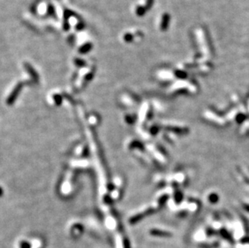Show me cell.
<instances>
[{
    "label": "cell",
    "instance_id": "cell-1",
    "mask_svg": "<svg viewBox=\"0 0 249 248\" xmlns=\"http://www.w3.org/2000/svg\"><path fill=\"white\" fill-rule=\"evenodd\" d=\"M151 234L154 236H159V237H169L171 236L170 233L165 232V231H161L158 230H153L151 231Z\"/></svg>",
    "mask_w": 249,
    "mask_h": 248
},
{
    "label": "cell",
    "instance_id": "cell-2",
    "mask_svg": "<svg viewBox=\"0 0 249 248\" xmlns=\"http://www.w3.org/2000/svg\"><path fill=\"white\" fill-rule=\"evenodd\" d=\"M124 247L125 248H131L130 247V244H129V242L127 240H125L124 241Z\"/></svg>",
    "mask_w": 249,
    "mask_h": 248
},
{
    "label": "cell",
    "instance_id": "cell-3",
    "mask_svg": "<svg viewBox=\"0 0 249 248\" xmlns=\"http://www.w3.org/2000/svg\"><path fill=\"white\" fill-rule=\"evenodd\" d=\"M242 242H244V243H247V242H249V239H244L243 241H242Z\"/></svg>",
    "mask_w": 249,
    "mask_h": 248
}]
</instances>
